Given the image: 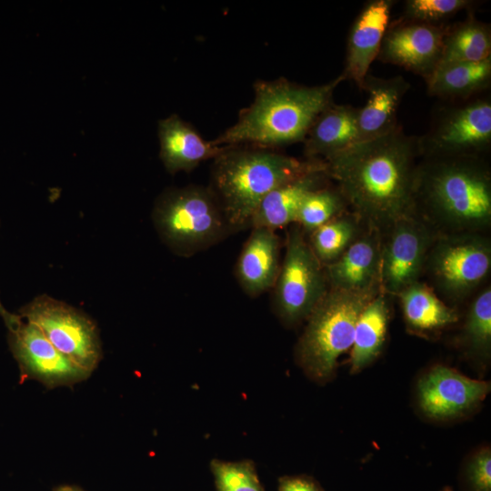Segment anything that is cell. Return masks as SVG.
<instances>
[{"instance_id":"cell-1","label":"cell","mask_w":491,"mask_h":491,"mask_svg":"<svg viewBox=\"0 0 491 491\" xmlns=\"http://www.w3.org/2000/svg\"><path fill=\"white\" fill-rule=\"evenodd\" d=\"M419 157L418 136L406 135L398 125L323 161L356 217L379 231L415 214Z\"/></svg>"},{"instance_id":"cell-2","label":"cell","mask_w":491,"mask_h":491,"mask_svg":"<svg viewBox=\"0 0 491 491\" xmlns=\"http://www.w3.org/2000/svg\"><path fill=\"white\" fill-rule=\"evenodd\" d=\"M342 75L321 85L307 86L280 77L254 84V100L236 122L212 142L273 149L303 142L316 116L333 101Z\"/></svg>"},{"instance_id":"cell-3","label":"cell","mask_w":491,"mask_h":491,"mask_svg":"<svg viewBox=\"0 0 491 491\" xmlns=\"http://www.w3.org/2000/svg\"><path fill=\"white\" fill-rule=\"evenodd\" d=\"M213 160L208 187L232 232L249 227L257 205L273 189L325 165L245 145H224Z\"/></svg>"},{"instance_id":"cell-4","label":"cell","mask_w":491,"mask_h":491,"mask_svg":"<svg viewBox=\"0 0 491 491\" xmlns=\"http://www.w3.org/2000/svg\"><path fill=\"white\" fill-rule=\"evenodd\" d=\"M415 205L457 230L491 221V175L482 156L424 157L417 167Z\"/></svg>"},{"instance_id":"cell-5","label":"cell","mask_w":491,"mask_h":491,"mask_svg":"<svg viewBox=\"0 0 491 491\" xmlns=\"http://www.w3.org/2000/svg\"><path fill=\"white\" fill-rule=\"evenodd\" d=\"M379 290H327L306 318L296 347V360L307 376L319 382L333 376L338 357L352 346L361 311Z\"/></svg>"},{"instance_id":"cell-6","label":"cell","mask_w":491,"mask_h":491,"mask_svg":"<svg viewBox=\"0 0 491 491\" xmlns=\"http://www.w3.org/2000/svg\"><path fill=\"white\" fill-rule=\"evenodd\" d=\"M152 219L162 241L175 255L189 257L232 233L209 187L168 188L156 199Z\"/></svg>"},{"instance_id":"cell-7","label":"cell","mask_w":491,"mask_h":491,"mask_svg":"<svg viewBox=\"0 0 491 491\" xmlns=\"http://www.w3.org/2000/svg\"><path fill=\"white\" fill-rule=\"evenodd\" d=\"M304 235L296 224L290 228L285 256L273 286L274 310L289 326L306 319L328 290L325 267Z\"/></svg>"},{"instance_id":"cell-8","label":"cell","mask_w":491,"mask_h":491,"mask_svg":"<svg viewBox=\"0 0 491 491\" xmlns=\"http://www.w3.org/2000/svg\"><path fill=\"white\" fill-rule=\"evenodd\" d=\"M422 157L482 156L491 145V100L487 95L453 101L418 136Z\"/></svg>"},{"instance_id":"cell-9","label":"cell","mask_w":491,"mask_h":491,"mask_svg":"<svg viewBox=\"0 0 491 491\" xmlns=\"http://www.w3.org/2000/svg\"><path fill=\"white\" fill-rule=\"evenodd\" d=\"M19 316L40 329L54 347L89 375L102 349L97 327L82 311L48 296H36L19 309Z\"/></svg>"},{"instance_id":"cell-10","label":"cell","mask_w":491,"mask_h":491,"mask_svg":"<svg viewBox=\"0 0 491 491\" xmlns=\"http://www.w3.org/2000/svg\"><path fill=\"white\" fill-rule=\"evenodd\" d=\"M426 266L445 294L460 298L488 275L490 245L486 239L473 234L443 236L431 246Z\"/></svg>"},{"instance_id":"cell-11","label":"cell","mask_w":491,"mask_h":491,"mask_svg":"<svg viewBox=\"0 0 491 491\" xmlns=\"http://www.w3.org/2000/svg\"><path fill=\"white\" fill-rule=\"evenodd\" d=\"M381 245L379 286L385 292L399 295L418 281L426 264L433 237L415 214L395 222Z\"/></svg>"},{"instance_id":"cell-12","label":"cell","mask_w":491,"mask_h":491,"mask_svg":"<svg viewBox=\"0 0 491 491\" xmlns=\"http://www.w3.org/2000/svg\"><path fill=\"white\" fill-rule=\"evenodd\" d=\"M10 350L23 379H34L47 388L73 386L90 375L71 363L38 327L17 318L6 326Z\"/></svg>"},{"instance_id":"cell-13","label":"cell","mask_w":491,"mask_h":491,"mask_svg":"<svg viewBox=\"0 0 491 491\" xmlns=\"http://www.w3.org/2000/svg\"><path fill=\"white\" fill-rule=\"evenodd\" d=\"M448 26L401 19L388 25L377 58L423 76L437 67Z\"/></svg>"},{"instance_id":"cell-14","label":"cell","mask_w":491,"mask_h":491,"mask_svg":"<svg viewBox=\"0 0 491 491\" xmlns=\"http://www.w3.org/2000/svg\"><path fill=\"white\" fill-rule=\"evenodd\" d=\"M490 390L488 382L469 378L444 366L431 368L417 386L423 412L435 419L454 418L477 406Z\"/></svg>"},{"instance_id":"cell-15","label":"cell","mask_w":491,"mask_h":491,"mask_svg":"<svg viewBox=\"0 0 491 491\" xmlns=\"http://www.w3.org/2000/svg\"><path fill=\"white\" fill-rule=\"evenodd\" d=\"M391 0L368 2L356 18L347 41L346 66L341 74L360 88L373 61L377 58L389 25Z\"/></svg>"},{"instance_id":"cell-16","label":"cell","mask_w":491,"mask_h":491,"mask_svg":"<svg viewBox=\"0 0 491 491\" xmlns=\"http://www.w3.org/2000/svg\"><path fill=\"white\" fill-rule=\"evenodd\" d=\"M235 264L243 291L256 297L273 288L280 269V243L275 230L253 227Z\"/></svg>"},{"instance_id":"cell-17","label":"cell","mask_w":491,"mask_h":491,"mask_svg":"<svg viewBox=\"0 0 491 491\" xmlns=\"http://www.w3.org/2000/svg\"><path fill=\"white\" fill-rule=\"evenodd\" d=\"M377 230L359 237L334 262L325 266L331 288L365 291L379 286L381 243Z\"/></svg>"},{"instance_id":"cell-18","label":"cell","mask_w":491,"mask_h":491,"mask_svg":"<svg viewBox=\"0 0 491 491\" xmlns=\"http://www.w3.org/2000/svg\"><path fill=\"white\" fill-rule=\"evenodd\" d=\"M157 130L159 156L170 174L190 172L202 162L214 159L224 147L205 140L192 125L175 114L159 120Z\"/></svg>"},{"instance_id":"cell-19","label":"cell","mask_w":491,"mask_h":491,"mask_svg":"<svg viewBox=\"0 0 491 491\" xmlns=\"http://www.w3.org/2000/svg\"><path fill=\"white\" fill-rule=\"evenodd\" d=\"M361 89L368 94V99L364 107L358 108L360 141L378 137L396 128L397 110L409 83L401 75L382 78L367 74Z\"/></svg>"},{"instance_id":"cell-20","label":"cell","mask_w":491,"mask_h":491,"mask_svg":"<svg viewBox=\"0 0 491 491\" xmlns=\"http://www.w3.org/2000/svg\"><path fill=\"white\" fill-rule=\"evenodd\" d=\"M326 165L291 179L269 192L257 205L249 227L272 230L295 223L304 199L313 191L327 185Z\"/></svg>"},{"instance_id":"cell-21","label":"cell","mask_w":491,"mask_h":491,"mask_svg":"<svg viewBox=\"0 0 491 491\" xmlns=\"http://www.w3.org/2000/svg\"><path fill=\"white\" fill-rule=\"evenodd\" d=\"M358 108L334 102L311 125L303 143L306 158L325 160L360 142Z\"/></svg>"},{"instance_id":"cell-22","label":"cell","mask_w":491,"mask_h":491,"mask_svg":"<svg viewBox=\"0 0 491 491\" xmlns=\"http://www.w3.org/2000/svg\"><path fill=\"white\" fill-rule=\"evenodd\" d=\"M426 81L430 95L452 102L473 97L490 85L491 57L481 62L439 65Z\"/></svg>"},{"instance_id":"cell-23","label":"cell","mask_w":491,"mask_h":491,"mask_svg":"<svg viewBox=\"0 0 491 491\" xmlns=\"http://www.w3.org/2000/svg\"><path fill=\"white\" fill-rule=\"evenodd\" d=\"M389 307L383 293L378 292L361 311L351 346V370L358 372L380 353L386 340Z\"/></svg>"},{"instance_id":"cell-24","label":"cell","mask_w":491,"mask_h":491,"mask_svg":"<svg viewBox=\"0 0 491 491\" xmlns=\"http://www.w3.org/2000/svg\"><path fill=\"white\" fill-rule=\"evenodd\" d=\"M398 296L405 319L416 331H435L457 321L456 313L425 284L415 282Z\"/></svg>"},{"instance_id":"cell-25","label":"cell","mask_w":491,"mask_h":491,"mask_svg":"<svg viewBox=\"0 0 491 491\" xmlns=\"http://www.w3.org/2000/svg\"><path fill=\"white\" fill-rule=\"evenodd\" d=\"M491 57V32L487 25L470 18L448 27L439 65L481 62Z\"/></svg>"},{"instance_id":"cell-26","label":"cell","mask_w":491,"mask_h":491,"mask_svg":"<svg viewBox=\"0 0 491 491\" xmlns=\"http://www.w3.org/2000/svg\"><path fill=\"white\" fill-rule=\"evenodd\" d=\"M310 235L308 244L325 266L336 260L357 237L356 217L341 214Z\"/></svg>"},{"instance_id":"cell-27","label":"cell","mask_w":491,"mask_h":491,"mask_svg":"<svg viewBox=\"0 0 491 491\" xmlns=\"http://www.w3.org/2000/svg\"><path fill=\"white\" fill-rule=\"evenodd\" d=\"M346 203L337 187L326 185L311 192L301 204L295 224L304 233L316 229L343 214Z\"/></svg>"},{"instance_id":"cell-28","label":"cell","mask_w":491,"mask_h":491,"mask_svg":"<svg viewBox=\"0 0 491 491\" xmlns=\"http://www.w3.org/2000/svg\"><path fill=\"white\" fill-rule=\"evenodd\" d=\"M471 352L487 357L491 348V290H483L472 302L463 331Z\"/></svg>"},{"instance_id":"cell-29","label":"cell","mask_w":491,"mask_h":491,"mask_svg":"<svg viewBox=\"0 0 491 491\" xmlns=\"http://www.w3.org/2000/svg\"><path fill=\"white\" fill-rule=\"evenodd\" d=\"M216 491H265L252 461H222L210 463Z\"/></svg>"},{"instance_id":"cell-30","label":"cell","mask_w":491,"mask_h":491,"mask_svg":"<svg viewBox=\"0 0 491 491\" xmlns=\"http://www.w3.org/2000/svg\"><path fill=\"white\" fill-rule=\"evenodd\" d=\"M472 5L474 2L469 0H408L405 2L402 19L443 25L446 19Z\"/></svg>"},{"instance_id":"cell-31","label":"cell","mask_w":491,"mask_h":491,"mask_svg":"<svg viewBox=\"0 0 491 491\" xmlns=\"http://www.w3.org/2000/svg\"><path fill=\"white\" fill-rule=\"evenodd\" d=\"M467 479L473 491H491V452L479 450L467 466Z\"/></svg>"},{"instance_id":"cell-32","label":"cell","mask_w":491,"mask_h":491,"mask_svg":"<svg viewBox=\"0 0 491 491\" xmlns=\"http://www.w3.org/2000/svg\"><path fill=\"white\" fill-rule=\"evenodd\" d=\"M278 491H321V489L311 478L297 476L281 477Z\"/></svg>"},{"instance_id":"cell-33","label":"cell","mask_w":491,"mask_h":491,"mask_svg":"<svg viewBox=\"0 0 491 491\" xmlns=\"http://www.w3.org/2000/svg\"><path fill=\"white\" fill-rule=\"evenodd\" d=\"M0 316L3 318L5 325L9 324L16 316V315L9 313L8 311H6V309L2 306L1 301H0Z\"/></svg>"},{"instance_id":"cell-34","label":"cell","mask_w":491,"mask_h":491,"mask_svg":"<svg viewBox=\"0 0 491 491\" xmlns=\"http://www.w3.org/2000/svg\"><path fill=\"white\" fill-rule=\"evenodd\" d=\"M54 491H84V490L76 486L63 485L56 487Z\"/></svg>"}]
</instances>
